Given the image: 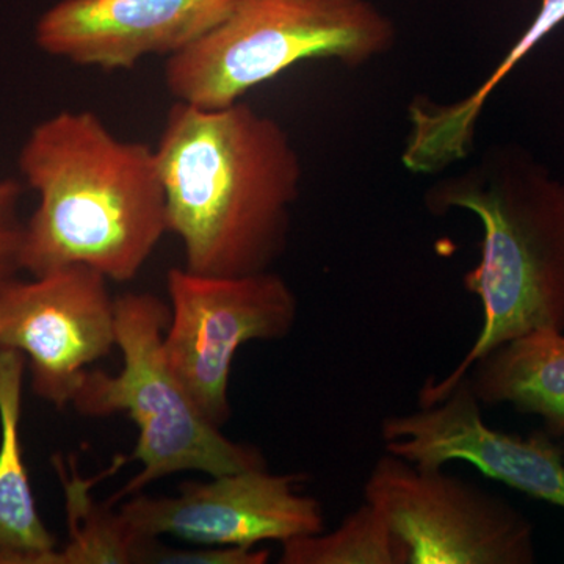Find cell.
<instances>
[{
    "label": "cell",
    "mask_w": 564,
    "mask_h": 564,
    "mask_svg": "<svg viewBox=\"0 0 564 564\" xmlns=\"http://www.w3.org/2000/svg\"><path fill=\"white\" fill-rule=\"evenodd\" d=\"M22 352L0 348V564H57L58 544L36 507L21 444Z\"/></svg>",
    "instance_id": "7c38bea8"
},
{
    "label": "cell",
    "mask_w": 564,
    "mask_h": 564,
    "mask_svg": "<svg viewBox=\"0 0 564 564\" xmlns=\"http://www.w3.org/2000/svg\"><path fill=\"white\" fill-rule=\"evenodd\" d=\"M381 437L388 454L422 469L469 463L486 477L564 510L562 448L549 434L522 437L486 425L467 377L440 402L384 419Z\"/></svg>",
    "instance_id": "30bf717a"
},
{
    "label": "cell",
    "mask_w": 564,
    "mask_h": 564,
    "mask_svg": "<svg viewBox=\"0 0 564 564\" xmlns=\"http://www.w3.org/2000/svg\"><path fill=\"white\" fill-rule=\"evenodd\" d=\"M20 172L39 195L21 251L32 276L82 265L124 284L170 232L154 148L120 139L90 110L39 122L22 144Z\"/></svg>",
    "instance_id": "7a4b0ae2"
},
{
    "label": "cell",
    "mask_w": 564,
    "mask_h": 564,
    "mask_svg": "<svg viewBox=\"0 0 564 564\" xmlns=\"http://www.w3.org/2000/svg\"><path fill=\"white\" fill-rule=\"evenodd\" d=\"M21 192L20 182L0 181V289L18 280L22 272L25 223L20 217Z\"/></svg>",
    "instance_id": "2e32d148"
},
{
    "label": "cell",
    "mask_w": 564,
    "mask_h": 564,
    "mask_svg": "<svg viewBox=\"0 0 564 564\" xmlns=\"http://www.w3.org/2000/svg\"><path fill=\"white\" fill-rule=\"evenodd\" d=\"M0 348L22 352L35 395L65 410L88 367L117 348L109 280L73 265L11 281L0 289Z\"/></svg>",
    "instance_id": "ba28073f"
},
{
    "label": "cell",
    "mask_w": 564,
    "mask_h": 564,
    "mask_svg": "<svg viewBox=\"0 0 564 564\" xmlns=\"http://www.w3.org/2000/svg\"><path fill=\"white\" fill-rule=\"evenodd\" d=\"M564 437V436H563Z\"/></svg>",
    "instance_id": "ac0fdd59"
},
{
    "label": "cell",
    "mask_w": 564,
    "mask_h": 564,
    "mask_svg": "<svg viewBox=\"0 0 564 564\" xmlns=\"http://www.w3.org/2000/svg\"><path fill=\"white\" fill-rule=\"evenodd\" d=\"M292 475L263 467L185 481L176 496L133 494L122 518L143 540L173 536L192 545L256 547L323 532L322 505L296 491Z\"/></svg>",
    "instance_id": "9c48e42d"
},
{
    "label": "cell",
    "mask_w": 564,
    "mask_h": 564,
    "mask_svg": "<svg viewBox=\"0 0 564 564\" xmlns=\"http://www.w3.org/2000/svg\"><path fill=\"white\" fill-rule=\"evenodd\" d=\"M364 502L403 544L408 564H532L533 527L496 494L395 455L375 463Z\"/></svg>",
    "instance_id": "52a82bcc"
},
{
    "label": "cell",
    "mask_w": 564,
    "mask_h": 564,
    "mask_svg": "<svg viewBox=\"0 0 564 564\" xmlns=\"http://www.w3.org/2000/svg\"><path fill=\"white\" fill-rule=\"evenodd\" d=\"M236 0H58L35 25L52 57L102 70L173 57L203 39Z\"/></svg>",
    "instance_id": "8fae6325"
},
{
    "label": "cell",
    "mask_w": 564,
    "mask_h": 564,
    "mask_svg": "<svg viewBox=\"0 0 564 564\" xmlns=\"http://www.w3.org/2000/svg\"><path fill=\"white\" fill-rule=\"evenodd\" d=\"M434 215L467 210L484 226L481 259L464 288L484 307L480 334L444 380L423 383L419 404L443 400L475 361L522 334L564 332V184L518 148L488 151L425 193Z\"/></svg>",
    "instance_id": "3957f363"
},
{
    "label": "cell",
    "mask_w": 564,
    "mask_h": 564,
    "mask_svg": "<svg viewBox=\"0 0 564 564\" xmlns=\"http://www.w3.org/2000/svg\"><path fill=\"white\" fill-rule=\"evenodd\" d=\"M169 231L188 272H269L288 247L303 166L284 128L242 101L203 109L176 101L158 147Z\"/></svg>",
    "instance_id": "6da1fadb"
},
{
    "label": "cell",
    "mask_w": 564,
    "mask_h": 564,
    "mask_svg": "<svg viewBox=\"0 0 564 564\" xmlns=\"http://www.w3.org/2000/svg\"><path fill=\"white\" fill-rule=\"evenodd\" d=\"M280 563L408 564V554L381 514L364 502L333 532L282 543Z\"/></svg>",
    "instance_id": "9a60e30c"
},
{
    "label": "cell",
    "mask_w": 564,
    "mask_h": 564,
    "mask_svg": "<svg viewBox=\"0 0 564 564\" xmlns=\"http://www.w3.org/2000/svg\"><path fill=\"white\" fill-rule=\"evenodd\" d=\"M469 372L478 402L540 415L551 436H564V332L514 337L481 356Z\"/></svg>",
    "instance_id": "4fadbf2b"
},
{
    "label": "cell",
    "mask_w": 564,
    "mask_h": 564,
    "mask_svg": "<svg viewBox=\"0 0 564 564\" xmlns=\"http://www.w3.org/2000/svg\"><path fill=\"white\" fill-rule=\"evenodd\" d=\"M269 549L256 547H169L152 540L141 564H263L269 562Z\"/></svg>",
    "instance_id": "e0dca14e"
},
{
    "label": "cell",
    "mask_w": 564,
    "mask_h": 564,
    "mask_svg": "<svg viewBox=\"0 0 564 564\" xmlns=\"http://www.w3.org/2000/svg\"><path fill=\"white\" fill-rule=\"evenodd\" d=\"M170 323L163 356L212 425L231 419L229 381L237 351L251 340L284 339L299 302L280 274L207 276L172 269L166 276Z\"/></svg>",
    "instance_id": "8992f818"
},
{
    "label": "cell",
    "mask_w": 564,
    "mask_h": 564,
    "mask_svg": "<svg viewBox=\"0 0 564 564\" xmlns=\"http://www.w3.org/2000/svg\"><path fill=\"white\" fill-rule=\"evenodd\" d=\"M66 496L69 540L58 549L57 564H141L152 540L133 532L120 510L110 502L96 503L90 496L93 481L84 480L69 459L66 469L61 456L54 458Z\"/></svg>",
    "instance_id": "5bb4252c"
},
{
    "label": "cell",
    "mask_w": 564,
    "mask_h": 564,
    "mask_svg": "<svg viewBox=\"0 0 564 564\" xmlns=\"http://www.w3.org/2000/svg\"><path fill=\"white\" fill-rule=\"evenodd\" d=\"M115 314L121 370H87L70 402L87 417L126 413L139 429L131 459L141 470L110 502L174 474L210 477L265 466L258 448L229 440L204 417L166 364L162 343L170 304L154 293L128 292L115 299Z\"/></svg>",
    "instance_id": "5b68a950"
},
{
    "label": "cell",
    "mask_w": 564,
    "mask_h": 564,
    "mask_svg": "<svg viewBox=\"0 0 564 564\" xmlns=\"http://www.w3.org/2000/svg\"><path fill=\"white\" fill-rule=\"evenodd\" d=\"M395 25L370 0H236L203 39L166 58L174 101L220 109L299 63L348 68L388 54Z\"/></svg>",
    "instance_id": "277c9868"
}]
</instances>
